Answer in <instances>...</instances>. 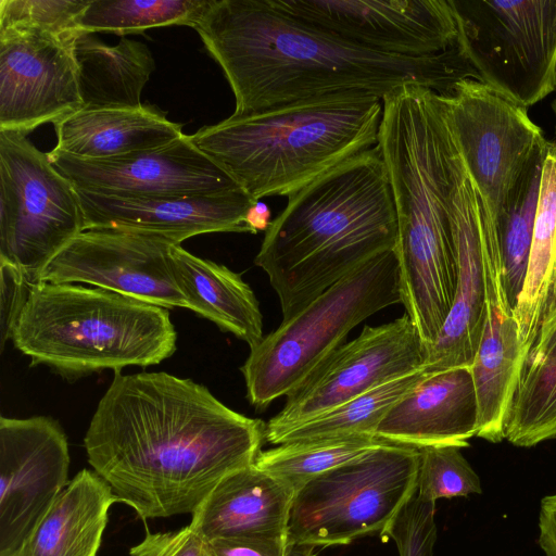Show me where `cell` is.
Instances as JSON below:
<instances>
[{"mask_svg": "<svg viewBox=\"0 0 556 556\" xmlns=\"http://www.w3.org/2000/svg\"><path fill=\"white\" fill-rule=\"evenodd\" d=\"M481 83L528 108L556 90V0H451Z\"/></svg>", "mask_w": 556, "mask_h": 556, "instance_id": "9", "label": "cell"}, {"mask_svg": "<svg viewBox=\"0 0 556 556\" xmlns=\"http://www.w3.org/2000/svg\"><path fill=\"white\" fill-rule=\"evenodd\" d=\"M545 155L546 153L520 179L505 213L496 223L503 282L513 309L517 305L528 269Z\"/></svg>", "mask_w": 556, "mask_h": 556, "instance_id": "31", "label": "cell"}, {"mask_svg": "<svg viewBox=\"0 0 556 556\" xmlns=\"http://www.w3.org/2000/svg\"><path fill=\"white\" fill-rule=\"evenodd\" d=\"M83 109H139L155 62L142 42L123 37L108 46L80 31L74 43Z\"/></svg>", "mask_w": 556, "mask_h": 556, "instance_id": "25", "label": "cell"}, {"mask_svg": "<svg viewBox=\"0 0 556 556\" xmlns=\"http://www.w3.org/2000/svg\"><path fill=\"white\" fill-rule=\"evenodd\" d=\"M427 349L405 314L379 326H365L355 339L331 352L286 397L266 422V442L381 384L424 367Z\"/></svg>", "mask_w": 556, "mask_h": 556, "instance_id": "11", "label": "cell"}, {"mask_svg": "<svg viewBox=\"0 0 556 556\" xmlns=\"http://www.w3.org/2000/svg\"><path fill=\"white\" fill-rule=\"evenodd\" d=\"M53 166L76 189L121 197H173L241 189L182 135L170 143L109 159H83L55 149Z\"/></svg>", "mask_w": 556, "mask_h": 556, "instance_id": "17", "label": "cell"}, {"mask_svg": "<svg viewBox=\"0 0 556 556\" xmlns=\"http://www.w3.org/2000/svg\"><path fill=\"white\" fill-rule=\"evenodd\" d=\"M556 316V142L543 163L528 269L514 309L526 352L541 328Z\"/></svg>", "mask_w": 556, "mask_h": 556, "instance_id": "26", "label": "cell"}, {"mask_svg": "<svg viewBox=\"0 0 556 556\" xmlns=\"http://www.w3.org/2000/svg\"><path fill=\"white\" fill-rule=\"evenodd\" d=\"M526 349L506 295L485 299V317L470 366L477 407V435L492 443L505 439V427Z\"/></svg>", "mask_w": 556, "mask_h": 556, "instance_id": "21", "label": "cell"}, {"mask_svg": "<svg viewBox=\"0 0 556 556\" xmlns=\"http://www.w3.org/2000/svg\"><path fill=\"white\" fill-rule=\"evenodd\" d=\"M556 438V316L526 353L505 427V439L531 447Z\"/></svg>", "mask_w": 556, "mask_h": 556, "instance_id": "27", "label": "cell"}, {"mask_svg": "<svg viewBox=\"0 0 556 556\" xmlns=\"http://www.w3.org/2000/svg\"><path fill=\"white\" fill-rule=\"evenodd\" d=\"M1 296H0V334L1 350L12 339L17 319L30 292L31 285L25 274L13 264L0 260Z\"/></svg>", "mask_w": 556, "mask_h": 556, "instance_id": "36", "label": "cell"}, {"mask_svg": "<svg viewBox=\"0 0 556 556\" xmlns=\"http://www.w3.org/2000/svg\"><path fill=\"white\" fill-rule=\"evenodd\" d=\"M89 0H1L0 29H39L59 36L81 30L78 18Z\"/></svg>", "mask_w": 556, "mask_h": 556, "instance_id": "33", "label": "cell"}, {"mask_svg": "<svg viewBox=\"0 0 556 556\" xmlns=\"http://www.w3.org/2000/svg\"><path fill=\"white\" fill-rule=\"evenodd\" d=\"M214 556H290L288 541L261 538H218L210 541Z\"/></svg>", "mask_w": 556, "mask_h": 556, "instance_id": "37", "label": "cell"}, {"mask_svg": "<svg viewBox=\"0 0 556 556\" xmlns=\"http://www.w3.org/2000/svg\"><path fill=\"white\" fill-rule=\"evenodd\" d=\"M245 223L252 233L266 230L270 224V211L268 206L261 201L254 203L247 213Z\"/></svg>", "mask_w": 556, "mask_h": 556, "instance_id": "39", "label": "cell"}, {"mask_svg": "<svg viewBox=\"0 0 556 556\" xmlns=\"http://www.w3.org/2000/svg\"><path fill=\"white\" fill-rule=\"evenodd\" d=\"M168 239L117 229L79 233L43 269L39 281L84 282L164 308H187Z\"/></svg>", "mask_w": 556, "mask_h": 556, "instance_id": "13", "label": "cell"}, {"mask_svg": "<svg viewBox=\"0 0 556 556\" xmlns=\"http://www.w3.org/2000/svg\"><path fill=\"white\" fill-rule=\"evenodd\" d=\"M428 374L425 367L367 391L282 433L274 442L375 435L388 412Z\"/></svg>", "mask_w": 556, "mask_h": 556, "instance_id": "28", "label": "cell"}, {"mask_svg": "<svg viewBox=\"0 0 556 556\" xmlns=\"http://www.w3.org/2000/svg\"><path fill=\"white\" fill-rule=\"evenodd\" d=\"M287 13L368 50L425 58L457 47L451 0H271Z\"/></svg>", "mask_w": 556, "mask_h": 556, "instance_id": "14", "label": "cell"}, {"mask_svg": "<svg viewBox=\"0 0 556 556\" xmlns=\"http://www.w3.org/2000/svg\"><path fill=\"white\" fill-rule=\"evenodd\" d=\"M396 244L394 199L377 144L288 195L254 264L268 276L286 320Z\"/></svg>", "mask_w": 556, "mask_h": 556, "instance_id": "3", "label": "cell"}, {"mask_svg": "<svg viewBox=\"0 0 556 556\" xmlns=\"http://www.w3.org/2000/svg\"><path fill=\"white\" fill-rule=\"evenodd\" d=\"M442 97L467 169L497 223L549 142L526 106L481 81L460 80Z\"/></svg>", "mask_w": 556, "mask_h": 556, "instance_id": "10", "label": "cell"}, {"mask_svg": "<svg viewBox=\"0 0 556 556\" xmlns=\"http://www.w3.org/2000/svg\"><path fill=\"white\" fill-rule=\"evenodd\" d=\"M30 366L67 380L152 366L176 351L167 308L100 288L37 281L12 333Z\"/></svg>", "mask_w": 556, "mask_h": 556, "instance_id": "5", "label": "cell"}, {"mask_svg": "<svg viewBox=\"0 0 556 556\" xmlns=\"http://www.w3.org/2000/svg\"><path fill=\"white\" fill-rule=\"evenodd\" d=\"M266 422L164 371L122 375L84 438L92 470L146 520L193 514L229 473L253 464Z\"/></svg>", "mask_w": 556, "mask_h": 556, "instance_id": "1", "label": "cell"}, {"mask_svg": "<svg viewBox=\"0 0 556 556\" xmlns=\"http://www.w3.org/2000/svg\"><path fill=\"white\" fill-rule=\"evenodd\" d=\"M382 99L343 92L244 116L191 135L193 143L250 198L290 195L379 142Z\"/></svg>", "mask_w": 556, "mask_h": 556, "instance_id": "4", "label": "cell"}, {"mask_svg": "<svg viewBox=\"0 0 556 556\" xmlns=\"http://www.w3.org/2000/svg\"><path fill=\"white\" fill-rule=\"evenodd\" d=\"M538 542L544 556H556V493L541 501Z\"/></svg>", "mask_w": 556, "mask_h": 556, "instance_id": "38", "label": "cell"}, {"mask_svg": "<svg viewBox=\"0 0 556 556\" xmlns=\"http://www.w3.org/2000/svg\"><path fill=\"white\" fill-rule=\"evenodd\" d=\"M293 497L291 488L253 463L220 480L189 525L208 541L239 536L288 541Z\"/></svg>", "mask_w": 556, "mask_h": 556, "instance_id": "20", "label": "cell"}, {"mask_svg": "<svg viewBox=\"0 0 556 556\" xmlns=\"http://www.w3.org/2000/svg\"><path fill=\"white\" fill-rule=\"evenodd\" d=\"M478 407L470 367L428 374L384 416L376 437L417 448L466 447L477 435Z\"/></svg>", "mask_w": 556, "mask_h": 556, "instance_id": "19", "label": "cell"}, {"mask_svg": "<svg viewBox=\"0 0 556 556\" xmlns=\"http://www.w3.org/2000/svg\"><path fill=\"white\" fill-rule=\"evenodd\" d=\"M213 0H89L78 18L81 31L117 35L185 25L194 27Z\"/></svg>", "mask_w": 556, "mask_h": 556, "instance_id": "30", "label": "cell"}, {"mask_svg": "<svg viewBox=\"0 0 556 556\" xmlns=\"http://www.w3.org/2000/svg\"><path fill=\"white\" fill-rule=\"evenodd\" d=\"M397 303L402 285L395 248L358 266L250 349L241 367L250 404L264 409L287 396L353 328Z\"/></svg>", "mask_w": 556, "mask_h": 556, "instance_id": "6", "label": "cell"}, {"mask_svg": "<svg viewBox=\"0 0 556 556\" xmlns=\"http://www.w3.org/2000/svg\"><path fill=\"white\" fill-rule=\"evenodd\" d=\"M179 287L187 308L256 346L264 338L263 315L252 288L225 265L201 258L180 244L173 248Z\"/></svg>", "mask_w": 556, "mask_h": 556, "instance_id": "24", "label": "cell"}, {"mask_svg": "<svg viewBox=\"0 0 556 556\" xmlns=\"http://www.w3.org/2000/svg\"><path fill=\"white\" fill-rule=\"evenodd\" d=\"M290 556H315L311 547H295Z\"/></svg>", "mask_w": 556, "mask_h": 556, "instance_id": "40", "label": "cell"}, {"mask_svg": "<svg viewBox=\"0 0 556 556\" xmlns=\"http://www.w3.org/2000/svg\"><path fill=\"white\" fill-rule=\"evenodd\" d=\"M435 503L414 496L405 504L383 536L393 540L399 556H433L437 541Z\"/></svg>", "mask_w": 556, "mask_h": 556, "instance_id": "34", "label": "cell"}, {"mask_svg": "<svg viewBox=\"0 0 556 556\" xmlns=\"http://www.w3.org/2000/svg\"><path fill=\"white\" fill-rule=\"evenodd\" d=\"M79 33L0 29V130L27 135L83 109L74 55Z\"/></svg>", "mask_w": 556, "mask_h": 556, "instance_id": "16", "label": "cell"}, {"mask_svg": "<svg viewBox=\"0 0 556 556\" xmlns=\"http://www.w3.org/2000/svg\"><path fill=\"white\" fill-rule=\"evenodd\" d=\"M66 434L47 416L0 418V556H11L68 484Z\"/></svg>", "mask_w": 556, "mask_h": 556, "instance_id": "15", "label": "cell"}, {"mask_svg": "<svg viewBox=\"0 0 556 556\" xmlns=\"http://www.w3.org/2000/svg\"><path fill=\"white\" fill-rule=\"evenodd\" d=\"M384 443L388 442L375 435H351L287 442L261 451L254 464L286 483L295 493L321 473Z\"/></svg>", "mask_w": 556, "mask_h": 556, "instance_id": "29", "label": "cell"}, {"mask_svg": "<svg viewBox=\"0 0 556 556\" xmlns=\"http://www.w3.org/2000/svg\"><path fill=\"white\" fill-rule=\"evenodd\" d=\"M236 99L232 116L343 92L383 98L405 85L450 94L480 80L458 46L408 58L365 49L276 7L271 0H213L193 27Z\"/></svg>", "mask_w": 556, "mask_h": 556, "instance_id": "2", "label": "cell"}, {"mask_svg": "<svg viewBox=\"0 0 556 556\" xmlns=\"http://www.w3.org/2000/svg\"><path fill=\"white\" fill-rule=\"evenodd\" d=\"M130 556H214L211 543L190 525L169 532L147 530L141 542L129 549Z\"/></svg>", "mask_w": 556, "mask_h": 556, "instance_id": "35", "label": "cell"}, {"mask_svg": "<svg viewBox=\"0 0 556 556\" xmlns=\"http://www.w3.org/2000/svg\"><path fill=\"white\" fill-rule=\"evenodd\" d=\"M84 228L74 185L26 135L0 130V260L36 283Z\"/></svg>", "mask_w": 556, "mask_h": 556, "instance_id": "8", "label": "cell"}, {"mask_svg": "<svg viewBox=\"0 0 556 556\" xmlns=\"http://www.w3.org/2000/svg\"><path fill=\"white\" fill-rule=\"evenodd\" d=\"M553 111H554L555 118H556V99L553 102Z\"/></svg>", "mask_w": 556, "mask_h": 556, "instance_id": "41", "label": "cell"}, {"mask_svg": "<svg viewBox=\"0 0 556 556\" xmlns=\"http://www.w3.org/2000/svg\"><path fill=\"white\" fill-rule=\"evenodd\" d=\"M117 502L96 471L80 470L11 556H97Z\"/></svg>", "mask_w": 556, "mask_h": 556, "instance_id": "22", "label": "cell"}, {"mask_svg": "<svg viewBox=\"0 0 556 556\" xmlns=\"http://www.w3.org/2000/svg\"><path fill=\"white\" fill-rule=\"evenodd\" d=\"M448 214L456 257V292L451 312L424 367L437 372L470 367L485 317V260L500 244L495 218L480 194L459 148L454 159Z\"/></svg>", "mask_w": 556, "mask_h": 556, "instance_id": "12", "label": "cell"}, {"mask_svg": "<svg viewBox=\"0 0 556 556\" xmlns=\"http://www.w3.org/2000/svg\"><path fill=\"white\" fill-rule=\"evenodd\" d=\"M55 150L109 159L157 148L182 136L181 125L157 109H81L54 124Z\"/></svg>", "mask_w": 556, "mask_h": 556, "instance_id": "23", "label": "cell"}, {"mask_svg": "<svg viewBox=\"0 0 556 556\" xmlns=\"http://www.w3.org/2000/svg\"><path fill=\"white\" fill-rule=\"evenodd\" d=\"M459 446L431 445L419 448L417 492L419 498L435 503L440 498L481 494L479 476Z\"/></svg>", "mask_w": 556, "mask_h": 556, "instance_id": "32", "label": "cell"}, {"mask_svg": "<svg viewBox=\"0 0 556 556\" xmlns=\"http://www.w3.org/2000/svg\"><path fill=\"white\" fill-rule=\"evenodd\" d=\"M418 466L419 448L388 442L314 478L294 493L288 542L313 548L383 536L417 492Z\"/></svg>", "mask_w": 556, "mask_h": 556, "instance_id": "7", "label": "cell"}, {"mask_svg": "<svg viewBox=\"0 0 556 556\" xmlns=\"http://www.w3.org/2000/svg\"><path fill=\"white\" fill-rule=\"evenodd\" d=\"M76 191L85 230L141 232L178 244L202 233H252L245 216L257 202L242 189L173 197H121Z\"/></svg>", "mask_w": 556, "mask_h": 556, "instance_id": "18", "label": "cell"}]
</instances>
